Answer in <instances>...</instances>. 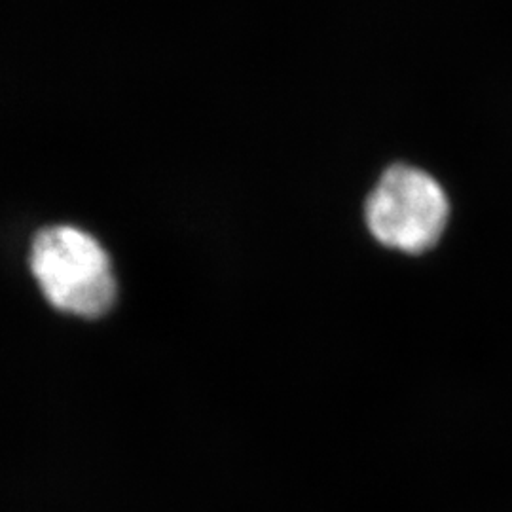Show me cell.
<instances>
[{
    "instance_id": "obj_2",
    "label": "cell",
    "mask_w": 512,
    "mask_h": 512,
    "mask_svg": "<svg viewBox=\"0 0 512 512\" xmlns=\"http://www.w3.org/2000/svg\"><path fill=\"white\" fill-rule=\"evenodd\" d=\"M450 215L448 198L429 173L393 165L366 202V224L384 247L420 255L439 243Z\"/></svg>"
},
{
    "instance_id": "obj_1",
    "label": "cell",
    "mask_w": 512,
    "mask_h": 512,
    "mask_svg": "<svg viewBox=\"0 0 512 512\" xmlns=\"http://www.w3.org/2000/svg\"><path fill=\"white\" fill-rule=\"evenodd\" d=\"M31 268L57 310L99 317L112 308L116 281L110 258L97 239L73 226H52L33 241Z\"/></svg>"
}]
</instances>
